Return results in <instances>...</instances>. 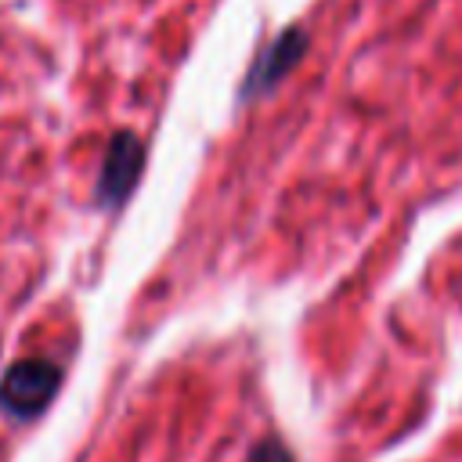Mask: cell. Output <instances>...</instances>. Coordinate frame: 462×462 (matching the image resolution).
<instances>
[{"instance_id": "3", "label": "cell", "mask_w": 462, "mask_h": 462, "mask_svg": "<svg viewBox=\"0 0 462 462\" xmlns=\"http://www.w3.org/2000/svg\"><path fill=\"white\" fill-rule=\"evenodd\" d=\"M300 51H303V43H300V32L296 29H289V32H282L260 58H256V65H253V72H249V83H245V90L249 94H256V90H263V87H271L296 58H300Z\"/></svg>"}, {"instance_id": "4", "label": "cell", "mask_w": 462, "mask_h": 462, "mask_svg": "<svg viewBox=\"0 0 462 462\" xmlns=\"http://www.w3.org/2000/svg\"><path fill=\"white\" fill-rule=\"evenodd\" d=\"M249 462H292V455H289V448L282 440H260L253 448Z\"/></svg>"}, {"instance_id": "2", "label": "cell", "mask_w": 462, "mask_h": 462, "mask_svg": "<svg viewBox=\"0 0 462 462\" xmlns=\"http://www.w3.org/2000/svg\"><path fill=\"white\" fill-rule=\"evenodd\" d=\"M141 170H144V144L134 134H116L108 152H105V170H101V180H97V199L105 206H119L134 191Z\"/></svg>"}, {"instance_id": "1", "label": "cell", "mask_w": 462, "mask_h": 462, "mask_svg": "<svg viewBox=\"0 0 462 462\" xmlns=\"http://www.w3.org/2000/svg\"><path fill=\"white\" fill-rule=\"evenodd\" d=\"M58 386H61V368L58 365L40 361V357L18 361L0 379V408L14 419H32L54 401Z\"/></svg>"}]
</instances>
